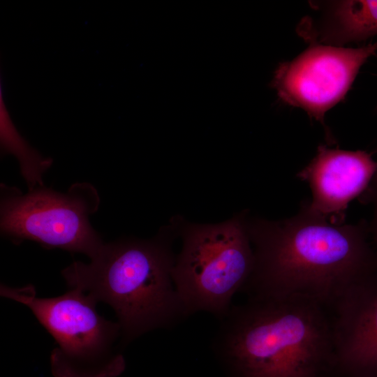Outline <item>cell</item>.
<instances>
[{"label":"cell","instance_id":"7a4b0ae2","mask_svg":"<svg viewBox=\"0 0 377 377\" xmlns=\"http://www.w3.org/2000/svg\"><path fill=\"white\" fill-rule=\"evenodd\" d=\"M326 309L301 296L249 297L219 319L212 346L237 377H330L334 341Z\"/></svg>","mask_w":377,"mask_h":377},{"label":"cell","instance_id":"277c9868","mask_svg":"<svg viewBox=\"0 0 377 377\" xmlns=\"http://www.w3.org/2000/svg\"><path fill=\"white\" fill-rule=\"evenodd\" d=\"M1 297L28 307L54 339L50 355L54 377H117L126 368L118 322L105 319L93 299L76 288L39 297L32 285L0 286Z\"/></svg>","mask_w":377,"mask_h":377},{"label":"cell","instance_id":"5b68a950","mask_svg":"<svg viewBox=\"0 0 377 377\" xmlns=\"http://www.w3.org/2000/svg\"><path fill=\"white\" fill-rule=\"evenodd\" d=\"M254 264L242 219L186 228L172 276L188 316L205 311L223 318L233 295L247 283Z\"/></svg>","mask_w":377,"mask_h":377},{"label":"cell","instance_id":"4fadbf2b","mask_svg":"<svg viewBox=\"0 0 377 377\" xmlns=\"http://www.w3.org/2000/svg\"><path fill=\"white\" fill-rule=\"evenodd\" d=\"M362 377H377V369Z\"/></svg>","mask_w":377,"mask_h":377},{"label":"cell","instance_id":"7c38bea8","mask_svg":"<svg viewBox=\"0 0 377 377\" xmlns=\"http://www.w3.org/2000/svg\"><path fill=\"white\" fill-rule=\"evenodd\" d=\"M374 209L372 220L369 225L371 238L377 248V198L374 201Z\"/></svg>","mask_w":377,"mask_h":377},{"label":"cell","instance_id":"30bf717a","mask_svg":"<svg viewBox=\"0 0 377 377\" xmlns=\"http://www.w3.org/2000/svg\"><path fill=\"white\" fill-rule=\"evenodd\" d=\"M297 31L311 45L341 47L377 34V1H315Z\"/></svg>","mask_w":377,"mask_h":377},{"label":"cell","instance_id":"6da1fadb","mask_svg":"<svg viewBox=\"0 0 377 377\" xmlns=\"http://www.w3.org/2000/svg\"><path fill=\"white\" fill-rule=\"evenodd\" d=\"M255 264L249 297H305L334 308L350 290L377 276L369 225L332 223L302 208L278 221L246 224Z\"/></svg>","mask_w":377,"mask_h":377},{"label":"cell","instance_id":"ba28073f","mask_svg":"<svg viewBox=\"0 0 377 377\" xmlns=\"http://www.w3.org/2000/svg\"><path fill=\"white\" fill-rule=\"evenodd\" d=\"M309 183L312 198L302 206L311 215L342 224L349 202H374L377 198V161L364 151L320 146L297 175Z\"/></svg>","mask_w":377,"mask_h":377},{"label":"cell","instance_id":"8992f818","mask_svg":"<svg viewBox=\"0 0 377 377\" xmlns=\"http://www.w3.org/2000/svg\"><path fill=\"white\" fill-rule=\"evenodd\" d=\"M99 203L96 189L88 182L75 183L66 193L42 186L25 194L1 184V232L16 244L31 240L91 259L104 244L89 221Z\"/></svg>","mask_w":377,"mask_h":377},{"label":"cell","instance_id":"9c48e42d","mask_svg":"<svg viewBox=\"0 0 377 377\" xmlns=\"http://www.w3.org/2000/svg\"><path fill=\"white\" fill-rule=\"evenodd\" d=\"M334 376L362 377L377 369V276L333 308Z\"/></svg>","mask_w":377,"mask_h":377},{"label":"cell","instance_id":"52a82bcc","mask_svg":"<svg viewBox=\"0 0 377 377\" xmlns=\"http://www.w3.org/2000/svg\"><path fill=\"white\" fill-rule=\"evenodd\" d=\"M376 50L377 43L357 48L311 45L276 67L270 86L283 103L325 125L326 112L344 98L360 67Z\"/></svg>","mask_w":377,"mask_h":377},{"label":"cell","instance_id":"8fae6325","mask_svg":"<svg viewBox=\"0 0 377 377\" xmlns=\"http://www.w3.org/2000/svg\"><path fill=\"white\" fill-rule=\"evenodd\" d=\"M0 140L3 154H12L19 162L20 173L29 190L44 186L43 177L52 160L31 147L17 130L0 93Z\"/></svg>","mask_w":377,"mask_h":377},{"label":"cell","instance_id":"3957f363","mask_svg":"<svg viewBox=\"0 0 377 377\" xmlns=\"http://www.w3.org/2000/svg\"><path fill=\"white\" fill-rule=\"evenodd\" d=\"M165 238L104 242L89 263L74 261L61 272L70 288L113 309L124 346L188 317L172 279L175 258Z\"/></svg>","mask_w":377,"mask_h":377}]
</instances>
